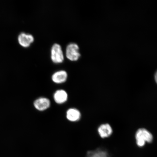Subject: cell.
I'll return each mask as SVG.
<instances>
[{
    "instance_id": "1",
    "label": "cell",
    "mask_w": 157,
    "mask_h": 157,
    "mask_svg": "<svg viewBox=\"0 0 157 157\" xmlns=\"http://www.w3.org/2000/svg\"><path fill=\"white\" fill-rule=\"evenodd\" d=\"M136 144L139 147L144 146L146 143H151L153 140V136L150 131L144 128H139L135 135Z\"/></svg>"
},
{
    "instance_id": "2",
    "label": "cell",
    "mask_w": 157,
    "mask_h": 157,
    "mask_svg": "<svg viewBox=\"0 0 157 157\" xmlns=\"http://www.w3.org/2000/svg\"><path fill=\"white\" fill-rule=\"evenodd\" d=\"M79 50V47L77 44L71 43L67 45L66 48L67 58L71 61H76L81 56Z\"/></svg>"
},
{
    "instance_id": "3",
    "label": "cell",
    "mask_w": 157,
    "mask_h": 157,
    "mask_svg": "<svg viewBox=\"0 0 157 157\" xmlns=\"http://www.w3.org/2000/svg\"><path fill=\"white\" fill-rule=\"evenodd\" d=\"M51 58L54 63H61L64 60L63 52L60 45L55 44L53 45L51 51Z\"/></svg>"
},
{
    "instance_id": "4",
    "label": "cell",
    "mask_w": 157,
    "mask_h": 157,
    "mask_svg": "<svg viewBox=\"0 0 157 157\" xmlns=\"http://www.w3.org/2000/svg\"><path fill=\"white\" fill-rule=\"evenodd\" d=\"M51 101L48 98L40 97L37 98L34 102V108L39 111H44L50 107Z\"/></svg>"
},
{
    "instance_id": "5",
    "label": "cell",
    "mask_w": 157,
    "mask_h": 157,
    "mask_svg": "<svg viewBox=\"0 0 157 157\" xmlns=\"http://www.w3.org/2000/svg\"><path fill=\"white\" fill-rule=\"evenodd\" d=\"M81 113L79 110L75 108H71L66 113V117L69 121L76 122L81 119Z\"/></svg>"
},
{
    "instance_id": "6",
    "label": "cell",
    "mask_w": 157,
    "mask_h": 157,
    "mask_svg": "<svg viewBox=\"0 0 157 157\" xmlns=\"http://www.w3.org/2000/svg\"><path fill=\"white\" fill-rule=\"evenodd\" d=\"M34 38L32 35L24 33H21L18 37L19 44L23 48H27L30 46L34 42Z\"/></svg>"
},
{
    "instance_id": "7",
    "label": "cell",
    "mask_w": 157,
    "mask_h": 157,
    "mask_svg": "<svg viewBox=\"0 0 157 157\" xmlns=\"http://www.w3.org/2000/svg\"><path fill=\"white\" fill-rule=\"evenodd\" d=\"M53 99L56 104L58 105L63 104L67 101L68 94L65 90L59 89L55 91L53 94Z\"/></svg>"
},
{
    "instance_id": "8",
    "label": "cell",
    "mask_w": 157,
    "mask_h": 157,
    "mask_svg": "<svg viewBox=\"0 0 157 157\" xmlns=\"http://www.w3.org/2000/svg\"><path fill=\"white\" fill-rule=\"evenodd\" d=\"M98 132L101 138L105 139L111 136L113 130L112 128L109 124H103L98 127Z\"/></svg>"
},
{
    "instance_id": "9",
    "label": "cell",
    "mask_w": 157,
    "mask_h": 157,
    "mask_svg": "<svg viewBox=\"0 0 157 157\" xmlns=\"http://www.w3.org/2000/svg\"><path fill=\"white\" fill-rule=\"evenodd\" d=\"M67 72L64 70H60L53 74L52 79L53 82L57 84L65 83L67 79Z\"/></svg>"
},
{
    "instance_id": "10",
    "label": "cell",
    "mask_w": 157,
    "mask_h": 157,
    "mask_svg": "<svg viewBox=\"0 0 157 157\" xmlns=\"http://www.w3.org/2000/svg\"><path fill=\"white\" fill-rule=\"evenodd\" d=\"M86 157H109L107 151L101 148H98L95 150L88 151Z\"/></svg>"
},
{
    "instance_id": "11",
    "label": "cell",
    "mask_w": 157,
    "mask_h": 157,
    "mask_svg": "<svg viewBox=\"0 0 157 157\" xmlns=\"http://www.w3.org/2000/svg\"><path fill=\"white\" fill-rule=\"evenodd\" d=\"M155 80L157 84V71L155 74Z\"/></svg>"
}]
</instances>
